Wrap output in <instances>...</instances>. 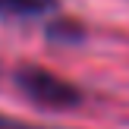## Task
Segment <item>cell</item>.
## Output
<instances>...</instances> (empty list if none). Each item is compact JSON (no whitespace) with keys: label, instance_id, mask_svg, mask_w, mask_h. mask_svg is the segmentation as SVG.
<instances>
[{"label":"cell","instance_id":"cell-1","mask_svg":"<svg viewBox=\"0 0 129 129\" xmlns=\"http://www.w3.org/2000/svg\"><path fill=\"white\" fill-rule=\"evenodd\" d=\"M13 85L28 104L50 110V113H69L85 104V91L76 82L38 66V63H19L13 69Z\"/></svg>","mask_w":129,"mask_h":129},{"label":"cell","instance_id":"cell-2","mask_svg":"<svg viewBox=\"0 0 129 129\" xmlns=\"http://www.w3.org/2000/svg\"><path fill=\"white\" fill-rule=\"evenodd\" d=\"M44 38H47L50 44H57V47H79V44H85L88 38V28L82 19H73V16H50L47 25H44Z\"/></svg>","mask_w":129,"mask_h":129},{"label":"cell","instance_id":"cell-3","mask_svg":"<svg viewBox=\"0 0 129 129\" xmlns=\"http://www.w3.org/2000/svg\"><path fill=\"white\" fill-rule=\"evenodd\" d=\"M60 0H0V19H44L57 16Z\"/></svg>","mask_w":129,"mask_h":129},{"label":"cell","instance_id":"cell-4","mask_svg":"<svg viewBox=\"0 0 129 129\" xmlns=\"http://www.w3.org/2000/svg\"><path fill=\"white\" fill-rule=\"evenodd\" d=\"M0 129H44V126L25 123V120H19V117H10V113H0Z\"/></svg>","mask_w":129,"mask_h":129}]
</instances>
